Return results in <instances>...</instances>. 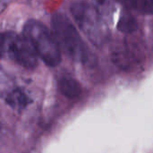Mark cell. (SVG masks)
I'll return each instance as SVG.
<instances>
[{
	"label": "cell",
	"mask_w": 153,
	"mask_h": 153,
	"mask_svg": "<svg viewBox=\"0 0 153 153\" xmlns=\"http://www.w3.org/2000/svg\"><path fill=\"white\" fill-rule=\"evenodd\" d=\"M53 37L60 49L76 61L84 62L88 56L87 47L71 21L63 13H56L51 18Z\"/></svg>",
	"instance_id": "1"
},
{
	"label": "cell",
	"mask_w": 153,
	"mask_h": 153,
	"mask_svg": "<svg viewBox=\"0 0 153 153\" xmlns=\"http://www.w3.org/2000/svg\"><path fill=\"white\" fill-rule=\"evenodd\" d=\"M23 36L30 42L38 56L47 65L53 67L60 64V48L45 25L38 21L30 20L24 25Z\"/></svg>",
	"instance_id": "2"
},
{
	"label": "cell",
	"mask_w": 153,
	"mask_h": 153,
	"mask_svg": "<svg viewBox=\"0 0 153 153\" xmlns=\"http://www.w3.org/2000/svg\"><path fill=\"white\" fill-rule=\"evenodd\" d=\"M6 55L24 68L33 69L37 66L38 55L24 36L19 37L14 33L12 34L6 48Z\"/></svg>",
	"instance_id": "3"
},
{
	"label": "cell",
	"mask_w": 153,
	"mask_h": 153,
	"mask_svg": "<svg viewBox=\"0 0 153 153\" xmlns=\"http://www.w3.org/2000/svg\"><path fill=\"white\" fill-rule=\"evenodd\" d=\"M73 16L77 21L81 28L91 38L92 40L97 41L98 36L100 31V27L98 25V19L95 15H91L93 11L87 4L76 3L71 6ZM88 36V37H89Z\"/></svg>",
	"instance_id": "4"
},
{
	"label": "cell",
	"mask_w": 153,
	"mask_h": 153,
	"mask_svg": "<svg viewBox=\"0 0 153 153\" xmlns=\"http://www.w3.org/2000/svg\"><path fill=\"white\" fill-rule=\"evenodd\" d=\"M58 88L61 93L68 99H74L81 94L80 83L74 78L63 77L58 82Z\"/></svg>",
	"instance_id": "5"
},
{
	"label": "cell",
	"mask_w": 153,
	"mask_h": 153,
	"mask_svg": "<svg viewBox=\"0 0 153 153\" xmlns=\"http://www.w3.org/2000/svg\"><path fill=\"white\" fill-rule=\"evenodd\" d=\"M28 97L24 94V92L19 89L13 91L7 97L6 102L14 108L22 109L28 104Z\"/></svg>",
	"instance_id": "6"
},
{
	"label": "cell",
	"mask_w": 153,
	"mask_h": 153,
	"mask_svg": "<svg viewBox=\"0 0 153 153\" xmlns=\"http://www.w3.org/2000/svg\"><path fill=\"white\" fill-rule=\"evenodd\" d=\"M136 20L130 14H124L117 24V29L124 33H131L137 29Z\"/></svg>",
	"instance_id": "7"
},
{
	"label": "cell",
	"mask_w": 153,
	"mask_h": 153,
	"mask_svg": "<svg viewBox=\"0 0 153 153\" xmlns=\"http://www.w3.org/2000/svg\"><path fill=\"white\" fill-rule=\"evenodd\" d=\"M12 32H3L0 33V57H4L6 54V48L9 39L12 36Z\"/></svg>",
	"instance_id": "8"
},
{
	"label": "cell",
	"mask_w": 153,
	"mask_h": 153,
	"mask_svg": "<svg viewBox=\"0 0 153 153\" xmlns=\"http://www.w3.org/2000/svg\"><path fill=\"white\" fill-rule=\"evenodd\" d=\"M138 6L143 13H153V0H140Z\"/></svg>",
	"instance_id": "9"
},
{
	"label": "cell",
	"mask_w": 153,
	"mask_h": 153,
	"mask_svg": "<svg viewBox=\"0 0 153 153\" xmlns=\"http://www.w3.org/2000/svg\"><path fill=\"white\" fill-rule=\"evenodd\" d=\"M118 2H120L122 4L127 6V7H132L134 8L135 6L138 5V3L140 0H117Z\"/></svg>",
	"instance_id": "10"
}]
</instances>
